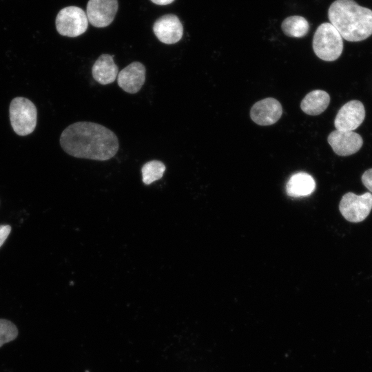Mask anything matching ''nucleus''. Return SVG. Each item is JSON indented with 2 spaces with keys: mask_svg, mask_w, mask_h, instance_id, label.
<instances>
[{
  "mask_svg": "<svg viewBox=\"0 0 372 372\" xmlns=\"http://www.w3.org/2000/svg\"><path fill=\"white\" fill-rule=\"evenodd\" d=\"M60 145L72 156L101 161L114 157L119 147L118 138L111 130L87 121L68 126L61 134Z\"/></svg>",
  "mask_w": 372,
  "mask_h": 372,
  "instance_id": "f257e3e1",
  "label": "nucleus"
},
{
  "mask_svg": "<svg viewBox=\"0 0 372 372\" xmlns=\"http://www.w3.org/2000/svg\"><path fill=\"white\" fill-rule=\"evenodd\" d=\"M330 23L348 41H360L372 34V10L353 0H336L328 10Z\"/></svg>",
  "mask_w": 372,
  "mask_h": 372,
  "instance_id": "f03ea898",
  "label": "nucleus"
},
{
  "mask_svg": "<svg viewBox=\"0 0 372 372\" xmlns=\"http://www.w3.org/2000/svg\"><path fill=\"white\" fill-rule=\"evenodd\" d=\"M312 46L318 58L325 61H333L342 52V37L332 24L323 23L314 33Z\"/></svg>",
  "mask_w": 372,
  "mask_h": 372,
  "instance_id": "7ed1b4c3",
  "label": "nucleus"
},
{
  "mask_svg": "<svg viewBox=\"0 0 372 372\" xmlns=\"http://www.w3.org/2000/svg\"><path fill=\"white\" fill-rule=\"evenodd\" d=\"M11 126L19 136L31 134L35 129L37 121V110L34 104L24 97L13 99L9 107Z\"/></svg>",
  "mask_w": 372,
  "mask_h": 372,
  "instance_id": "20e7f679",
  "label": "nucleus"
},
{
  "mask_svg": "<svg viewBox=\"0 0 372 372\" xmlns=\"http://www.w3.org/2000/svg\"><path fill=\"white\" fill-rule=\"evenodd\" d=\"M57 32L62 36L76 37L83 34L88 28V19L83 9L77 6L62 8L55 20Z\"/></svg>",
  "mask_w": 372,
  "mask_h": 372,
  "instance_id": "39448f33",
  "label": "nucleus"
},
{
  "mask_svg": "<svg viewBox=\"0 0 372 372\" xmlns=\"http://www.w3.org/2000/svg\"><path fill=\"white\" fill-rule=\"evenodd\" d=\"M339 209L347 220L351 223L361 222L369 216L372 209V194L366 192L357 195L348 192L342 196Z\"/></svg>",
  "mask_w": 372,
  "mask_h": 372,
  "instance_id": "423d86ee",
  "label": "nucleus"
},
{
  "mask_svg": "<svg viewBox=\"0 0 372 372\" xmlns=\"http://www.w3.org/2000/svg\"><path fill=\"white\" fill-rule=\"evenodd\" d=\"M118 7V0H89L86 8L88 21L96 28L106 27L113 21Z\"/></svg>",
  "mask_w": 372,
  "mask_h": 372,
  "instance_id": "0eeeda50",
  "label": "nucleus"
},
{
  "mask_svg": "<svg viewBox=\"0 0 372 372\" xmlns=\"http://www.w3.org/2000/svg\"><path fill=\"white\" fill-rule=\"evenodd\" d=\"M365 117L364 105L353 100L345 103L338 111L334 121L336 130L353 131L363 122Z\"/></svg>",
  "mask_w": 372,
  "mask_h": 372,
  "instance_id": "6e6552de",
  "label": "nucleus"
},
{
  "mask_svg": "<svg viewBox=\"0 0 372 372\" xmlns=\"http://www.w3.org/2000/svg\"><path fill=\"white\" fill-rule=\"evenodd\" d=\"M153 32L161 42L174 44L182 39L183 27L176 15L168 14L161 17L154 22Z\"/></svg>",
  "mask_w": 372,
  "mask_h": 372,
  "instance_id": "1a4fd4ad",
  "label": "nucleus"
},
{
  "mask_svg": "<svg viewBox=\"0 0 372 372\" xmlns=\"http://www.w3.org/2000/svg\"><path fill=\"white\" fill-rule=\"evenodd\" d=\"M327 141L333 152L342 156L356 153L363 144L362 138L360 134L353 131L338 130H335L329 134Z\"/></svg>",
  "mask_w": 372,
  "mask_h": 372,
  "instance_id": "9d476101",
  "label": "nucleus"
},
{
  "mask_svg": "<svg viewBox=\"0 0 372 372\" xmlns=\"http://www.w3.org/2000/svg\"><path fill=\"white\" fill-rule=\"evenodd\" d=\"M282 114V108L280 103L272 97L257 101L250 110L251 120L262 126L276 123L281 117Z\"/></svg>",
  "mask_w": 372,
  "mask_h": 372,
  "instance_id": "9b49d317",
  "label": "nucleus"
},
{
  "mask_svg": "<svg viewBox=\"0 0 372 372\" xmlns=\"http://www.w3.org/2000/svg\"><path fill=\"white\" fill-rule=\"evenodd\" d=\"M145 67L143 63L132 62L118 73V85L125 92L136 94L145 83Z\"/></svg>",
  "mask_w": 372,
  "mask_h": 372,
  "instance_id": "f8f14e48",
  "label": "nucleus"
},
{
  "mask_svg": "<svg viewBox=\"0 0 372 372\" xmlns=\"http://www.w3.org/2000/svg\"><path fill=\"white\" fill-rule=\"evenodd\" d=\"M114 55L101 54L92 68L94 79L101 85L113 83L117 77L118 68L113 60Z\"/></svg>",
  "mask_w": 372,
  "mask_h": 372,
  "instance_id": "ddd939ff",
  "label": "nucleus"
},
{
  "mask_svg": "<svg viewBox=\"0 0 372 372\" xmlns=\"http://www.w3.org/2000/svg\"><path fill=\"white\" fill-rule=\"evenodd\" d=\"M330 103L329 94L321 90L309 92L302 100L300 108L307 114L316 116L322 114Z\"/></svg>",
  "mask_w": 372,
  "mask_h": 372,
  "instance_id": "4468645a",
  "label": "nucleus"
},
{
  "mask_svg": "<svg viewBox=\"0 0 372 372\" xmlns=\"http://www.w3.org/2000/svg\"><path fill=\"white\" fill-rule=\"evenodd\" d=\"M315 187V180L310 174L305 172H298L289 179L286 185V191L290 196H304L311 194Z\"/></svg>",
  "mask_w": 372,
  "mask_h": 372,
  "instance_id": "2eb2a0df",
  "label": "nucleus"
},
{
  "mask_svg": "<svg viewBox=\"0 0 372 372\" xmlns=\"http://www.w3.org/2000/svg\"><path fill=\"white\" fill-rule=\"evenodd\" d=\"M281 28L285 35L293 38H302L309 32V23L303 17L293 15L287 17L281 23Z\"/></svg>",
  "mask_w": 372,
  "mask_h": 372,
  "instance_id": "dca6fc26",
  "label": "nucleus"
},
{
  "mask_svg": "<svg viewBox=\"0 0 372 372\" xmlns=\"http://www.w3.org/2000/svg\"><path fill=\"white\" fill-rule=\"evenodd\" d=\"M165 169V165L160 161L152 160L147 162L141 168L143 182L145 185H150L161 179Z\"/></svg>",
  "mask_w": 372,
  "mask_h": 372,
  "instance_id": "f3484780",
  "label": "nucleus"
},
{
  "mask_svg": "<svg viewBox=\"0 0 372 372\" xmlns=\"http://www.w3.org/2000/svg\"><path fill=\"white\" fill-rule=\"evenodd\" d=\"M18 329L14 323L6 319H0V347L15 340Z\"/></svg>",
  "mask_w": 372,
  "mask_h": 372,
  "instance_id": "a211bd4d",
  "label": "nucleus"
},
{
  "mask_svg": "<svg viewBox=\"0 0 372 372\" xmlns=\"http://www.w3.org/2000/svg\"><path fill=\"white\" fill-rule=\"evenodd\" d=\"M363 185L372 193V168L367 169L362 176Z\"/></svg>",
  "mask_w": 372,
  "mask_h": 372,
  "instance_id": "6ab92c4d",
  "label": "nucleus"
},
{
  "mask_svg": "<svg viewBox=\"0 0 372 372\" xmlns=\"http://www.w3.org/2000/svg\"><path fill=\"white\" fill-rule=\"evenodd\" d=\"M11 226L9 225H0V247L3 245L10 233Z\"/></svg>",
  "mask_w": 372,
  "mask_h": 372,
  "instance_id": "aec40b11",
  "label": "nucleus"
},
{
  "mask_svg": "<svg viewBox=\"0 0 372 372\" xmlns=\"http://www.w3.org/2000/svg\"><path fill=\"white\" fill-rule=\"evenodd\" d=\"M156 5L165 6L172 3L174 0H150Z\"/></svg>",
  "mask_w": 372,
  "mask_h": 372,
  "instance_id": "412c9836",
  "label": "nucleus"
}]
</instances>
